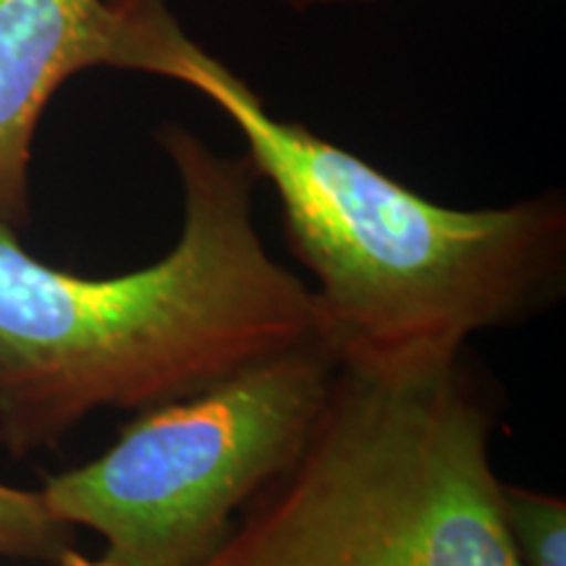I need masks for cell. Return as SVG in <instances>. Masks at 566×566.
I'll return each mask as SVG.
<instances>
[{
    "label": "cell",
    "mask_w": 566,
    "mask_h": 566,
    "mask_svg": "<svg viewBox=\"0 0 566 566\" xmlns=\"http://www.w3.org/2000/svg\"><path fill=\"white\" fill-rule=\"evenodd\" d=\"M155 139L179 176L184 226L153 265L66 273L0 223V446L13 457L53 449L97 409L171 405L325 342L313 286L254 229L263 179L250 155L216 153L184 124Z\"/></svg>",
    "instance_id": "1"
},
{
    "label": "cell",
    "mask_w": 566,
    "mask_h": 566,
    "mask_svg": "<svg viewBox=\"0 0 566 566\" xmlns=\"http://www.w3.org/2000/svg\"><path fill=\"white\" fill-rule=\"evenodd\" d=\"M132 69L197 90L242 134L279 197L289 244L315 275L338 359L462 349L480 331L530 321L562 296V197L485 210L424 200L307 126L275 118L181 32L166 0H139Z\"/></svg>",
    "instance_id": "2"
},
{
    "label": "cell",
    "mask_w": 566,
    "mask_h": 566,
    "mask_svg": "<svg viewBox=\"0 0 566 566\" xmlns=\"http://www.w3.org/2000/svg\"><path fill=\"white\" fill-rule=\"evenodd\" d=\"M338 365L325 342L139 412L105 454L45 478L48 509L95 530L113 566H202L302 454Z\"/></svg>",
    "instance_id": "3"
},
{
    "label": "cell",
    "mask_w": 566,
    "mask_h": 566,
    "mask_svg": "<svg viewBox=\"0 0 566 566\" xmlns=\"http://www.w3.org/2000/svg\"><path fill=\"white\" fill-rule=\"evenodd\" d=\"M202 566H412L375 525L338 428L317 415L302 454L260 491Z\"/></svg>",
    "instance_id": "4"
},
{
    "label": "cell",
    "mask_w": 566,
    "mask_h": 566,
    "mask_svg": "<svg viewBox=\"0 0 566 566\" xmlns=\"http://www.w3.org/2000/svg\"><path fill=\"white\" fill-rule=\"evenodd\" d=\"M116 32V0H0V223H27L42 113L74 74L113 69Z\"/></svg>",
    "instance_id": "5"
},
{
    "label": "cell",
    "mask_w": 566,
    "mask_h": 566,
    "mask_svg": "<svg viewBox=\"0 0 566 566\" xmlns=\"http://www.w3.org/2000/svg\"><path fill=\"white\" fill-rule=\"evenodd\" d=\"M504 520L520 566H566V504L562 495L501 485Z\"/></svg>",
    "instance_id": "6"
},
{
    "label": "cell",
    "mask_w": 566,
    "mask_h": 566,
    "mask_svg": "<svg viewBox=\"0 0 566 566\" xmlns=\"http://www.w3.org/2000/svg\"><path fill=\"white\" fill-rule=\"evenodd\" d=\"M74 543V527L48 509L40 491L0 483V556L55 562Z\"/></svg>",
    "instance_id": "7"
},
{
    "label": "cell",
    "mask_w": 566,
    "mask_h": 566,
    "mask_svg": "<svg viewBox=\"0 0 566 566\" xmlns=\"http://www.w3.org/2000/svg\"><path fill=\"white\" fill-rule=\"evenodd\" d=\"M55 566H113L108 558H87L80 551H74V546L63 551V554L55 558Z\"/></svg>",
    "instance_id": "8"
},
{
    "label": "cell",
    "mask_w": 566,
    "mask_h": 566,
    "mask_svg": "<svg viewBox=\"0 0 566 566\" xmlns=\"http://www.w3.org/2000/svg\"><path fill=\"white\" fill-rule=\"evenodd\" d=\"M279 3L292 6V9H315V6H336V3H370V0H279Z\"/></svg>",
    "instance_id": "9"
}]
</instances>
